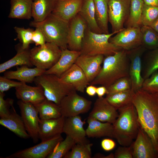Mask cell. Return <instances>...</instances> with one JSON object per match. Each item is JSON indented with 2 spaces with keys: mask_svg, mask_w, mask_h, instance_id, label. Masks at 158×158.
Masks as SVG:
<instances>
[{
  "mask_svg": "<svg viewBox=\"0 0 158 158\" xmlns=\"http://www.w3.org/2000/svg\"><path fill=\"white\" fill-rule=\"evenodd\" d=\"M132 103L140 126L151 138L158 152V97L140 89L135 92Z\"/></svg>",
  "mask_w": 158,
  "mask_h": 158,
  "instance_id": "obj_1",
  "label": "cell"
},
{
  "mask_svg": "<svg viewBox=\"0 0 158 158\" xmlns=\"http://www.w3.org/2000/svg\"><path fill=\"white\" fill-rule=\"evenodd\" d=\"M103 63L99 73L89 85L107 88L118 79L129 76L130 61L127 51L122 49L106 56Z\"/></svg>",
  "mask_w": 158,
  "mask_h": 158,
  "instance_id": "obj_2",
  "label": "cell"
},
{
  "mask_svg": "<svg viewBox=\"0 0 158 158\" xmlns=\"http://www.w3.org/2000/svg\"><path fill=\"white\" fill-rule=\"evenodd\" d=\"M118 116L113 124L114 138L122 146H130L137 136L140 126L133 104L118 110Z\"/></svg>",
  "mask_w": 158,
  "mask_h": 158,
  "instance_id": "obj_3",
  "label": "cell"
},
{
  "mask_svg": "<svg viewBox=\"0 0 158 158\" xmlns=\"http://www.w3.org/2000/svg\"><path fill=\"white\" fill-rule=\"evenodd\" d=\"M30 25L42 32L47 42L54 43L61 49L68 48L69 22L51 13L44 20L33 21Z\"/></svg>",
  "mask_w": 158,
  "mask_h": 158,
  "instance_id": "obj_4",
  "label": "cell"
},
{
  "mask_svg": "<svg viewBox=\"0 0 158 158\" xmlns=\"http://www.w3.org/2000/svg\"><path fill=\"white\" fill-rule=\"evenodd\" d=\"M117 33H97L91 31L87 27L82 42L81 54L90 56L102 55L107 56L123 49L109 41L110 38Z\"/></svg>",
  "mask_w": 158,
  "mask_h": 158,
  "instance_id": "obj_5",
  "label": "cell"
},
{
  "mask_svg": "<svg viewBox=\"0 0 158 158\" xmlns=\"http://www.w3.org/2000/svg\"><path fill=\"white\" fill-rule=\"evenodd\" d=\"M34 82L43 88L46 98L59 105L62 99L75 90L71 85L64 83L56 75L44 73L36 77Z\"/></svg>",
  "mask_w": 158,
  "mask_h": 158,
  "instance_id": "obj_6",
  "label": "cell"
},
{
  "mask_svg": "<svg viewBox=\"0 0 158 158\" xmlns=\"http://www.w3.org/2000/svg\"><path fill=\"white\" fill-rule=\"evenodd\" d=\"M61 49L56 45L47 42L42 46H35L30 49L32 65L47 70L54 66L59 59Z\"/></svg>",
  "mask_w": 158,
  "mask_h": 158,
  "instance_id": "obj_7",
  "label": "cell"
},
{
  "mask_svg": "<svg viewBox=\"0 0 158 158\" xmlns=\"http://www.w3.org/2000/svg\"><path fill=\"white\" fill-rule=\"evenodd\" d=\"M76 90L66 96L59 104L62 116L65 118L73 117L88 112L92 102L79 95Z\"/></svg>",
  "mask_w": 158,
  "mask_h": 158,
  "instance_id": "obj_8",
  "label": "cell"
},
{
  "mask_svg": "<svg viewBox=\"0 0 158 158\" xmlns=\"http://www.w3.org/2000/svg\"><path fill=\"white\" fill-rule=\"evenodd\" d=\"M63 140L61 135L41 141L36 145L19 150L4 158H45Z\"/></svg>",
  "mask_w": 158,
  "mask_h": 158,
  "instance_id": "obj_9",
  "label": "cell"
},
{
  "mask_svg": "<svg viewBox=\"0 0 158 158\" xmlns=\"http://www.w3.org/2000/svg\"><path fill=\"white\" fill-rule=\"evenodd\" d=\"M130 0H109L108 20L112 32L123 29L129 13Z\"/></svg>",
  "mask_w": 158,
  "mask_h": 158,
  "instance_id": "obj_10",
  "label": "cell"
},
{
  "mask_svg": "<svg viewBox=\"0 0 158 158\" xmlns=\"http://www.w3.org/2000/svg\"><path fill=\"white\" fill-rule=\"evenodd\" d=\"M21 116L26 129L35 143L39 139V128L40 118L38 112L34 104L19 100L17 102Z\"/></svg>",
  "mask_w": 158,
  "mask_h": 158,
  "instance_id": "obj_11",
  "label": "cell"
},
{
  "mask_svg": "<svg viewBox=\"0 0 158 158\" xmlns=\"http://www.w3.org/2000/svg\"><path fill=\"white\" fill-rule=\"evenodd\" d=\"M146 49L142 45L127 51L130 61L129 77L132 89L135 92L140 90L144 80L142 76V57Z\"/></svg>",
  "mask_w": 158,
  "mask_h": 158,
  "instance_id": "obj_12",
  "label": "cell"
},
{
  "mask_svg": "<svg viewBox=\"0 0 158 158\" xmlns=\"http://www.w3.org/2000/svg\"><path fill=\"white\" fill-rule=\"evenodd\" d=\"M109 41L127 51L138 47L142 45L140 27L124 28L114 36L111 37Z\"/></svg>",
  "mask_w": 158,
  "mask_h": 158,
  "instance_id": "obj_13",
  "label": "cell"
},
{
  "mask_svg": "<svg viewBox=\"0 0 158 158\" xmlns=\"http://www.w3.org/2000/svg\"><path fill=\"white\" fill-rule=\"evenodd\" d=\"M131 145L133 158H158V152L152 140L140 126L135 140Z\"/></svg>",
  "mask_w": 158,
  "mask_h": 158,
  "instance_id": "obj_14",
  "label": "cell"
},
{
  "mask_svg": "<svg viewBox=\"0 0 158 158\" xmlns=\"http://www.w3.org/2000/svg\"><path fill=\"white\" fill-rule=\"evenodd\" d=\"M87 27L86 22L79 13L70 21L68 43V49L80 51Z\"/></svg>",
  "mask_w": 158,
  "mask_h": 158,
  "instance_id": "obj_15",
  "label": "cell"
},
{
  "mask_svg": "<svg viewBox=\"0 0 158 158\" xmlns=\"http://www.w3.org/2000/svg\"><path fill=\"white\" fill-rule=\"evenodd\" d=\"M104 56L102 55L90 56L80 54L77 59L75 63L84 72L89 83L93 81L100 72Z\"/></svg>",
  "mask_w": 158,
  "mask_h": 158,
  "instance_id": "obj_16",
  "label": "cell"
},
{
  "mask_svg": "<svg viewBox=\"0 0 158 158\" xmlns=\"http://www.w3.org/2000/svg\"><path fill=\"white\" fill-rule=\"evenodd\" d=\"M118 113L113 106L103 97L95 100L93 108L88 117L103 122L113 124L118 116Z\"/></svg>",
  "mask_w": 158,
  "mask_h": 158,
  "instance_id": "obj_17",
  "label": "cell"
},
{
  "mask_svg": "<svg viewBox=\"0 0 158 158\" xmlns=\"http://www.w3.org/2000/svg\"><path fill=\"white\" fill-rule=\"evenodd\" d=\"M84 0H55L54 15L69 22L80 12Z\"/></svg>",
  "mask_w": 158,
  "mask_h": 158,
  "instance_id": "obj_18",
  "label": "cell"
},
{
  "mask_svg": "<svg viewBox=\"0 0 158 158\" xmlns=\"http://www.w3.org/2000/svg\"><path fill=\"white\" fill-rule=\"evenodd\" d=\"M85 123L79 115L65 118L63 133L73 139L76 143H88L83 127Z\"/></svg>",
  "mask_w": 158,
  "mask_h": 158,
  "instance_id": "obj_19",
  "label": "cell"
},
{
  "mask_svg": "<svg viewBox=\"0 0 158 158\" xmlns=\"http://www.w3.org/2000/svg\"><path fill=\"white\" fill-rule=\"evenodd\" d=\"M65 117L62 116L56 118L46 120L40 119L38 136L41 141H45L63 133Z\"/></svg>",
  "mask_w": 158,
  "mask_h": 158,
  "instance_id": "obj_20",
  "label": "cell"
},
{
  "mask_svg": "<svg viewBox=\"0 0 158 158\" xmlns=\"http://www.w3.org/2000/svg\"><path fill=\"white\" fill-rule=\"evenodd\" d=\"M62 82L72 85L76 91L84 92L89 83L82 70L74 63L59 77Z\"/></svg>",
  "mask_w": 158,
  "mask_h": 158,
  "instance_id": "obj_21",
  "label": "cell"
},
{
  "mask_svg": "<svg viewBox=\"0 0 158 158\" xmlns=\"http://www.w3.org/2000/svg\"><path fill=\"white\" fill-rule=\"evenodd\" d=\"M81 54L80 51H73L68 48L61 49L60 57L56 64L46 70L45 74L55 75L59 77L69 69Z\"/></svg>",
  "mask_w": 158,
  "mask_h": 158,
  "instance_id": "obj_22",
  "label": "cell"
},
{
  "mask_svg": "<svg viewBox=\"0 0 158 158\" xmlns=\"http://www.w3.org/2000/svg\"><path fill=\"white\" fill-rule=\"evenodd\" d=\"M15 88L16 97L23 102L34 105L40 103L46 99L43 90L39 85L32 86L24 83Z\"/></svg>",
  "mask_w": 158,
  "mask_h": 158,
  "instance_id": "obj_23",
  "label": "cell"
},
{
  "mask_svg": "<svg viewBox=\"0 0 158 158\" xmlns=\"http://www.w3.org/2000/svg\"><path fill=\"white\" fill-rule=\"evenodd\" d=\"M0 124L21 138L26 139L30 138L26 129L21 116L17 113L13 106L9 114L0 118Z\"/></svg>",
  "mask_w": 158,
  "mask_h": 158,
  "instance_id": "obj_24",
  "label": "cell"
},
{
  "mask_svg": "<svg viewBox=\"0 0 158 158\" xmlns=\"http://www.w3.org/2000/svg\"><path fill=\"white\" fill-rule=\"evenodd\" d=\"M46 70L37 67L30 68L25 65L17 66L15 71L4 73L5 77L10 79H16L22 83H32L37 77L44 74Z\"/></svg>",
  "mask_w": 158,
  "mask_h": 158,
  "instance_id": "obj_25",
  "label": "cell"
},
{
  "mask_svg": "<svg viewBox=\"0 0 158 158\" xmlns=\"http://www.w3.org/2000/svg\"><path fill=\"white\" fill-rule=\"evenodd\" d=\"M88 126L85 130L86 135L89 138H99L107 137L114 138L112 124L103 122L94 118L88 117Z\"/></svg>",
  "mask_w": 158,
  "mask_h": 158,
  "instance_id": "obj_26",
  "label": "cell"
},
{
  "mask_svg": "<svg viewBox=\"0 0 158 158\" xmlns=\"http://www.w3.org/2000/svg\"><path fill=\"white\" fill-rule=\"evenodd\" d=\"M10 3L9 18L29 20L32 17L33 0H10Z\"/></svg>",
  "mask_w": 158,
  "mask_h": 158,
  "instance_id": "obj_27",
  "label": "cell"
},
{
  "mask_svg": "<svg viewBox=\"0 0 158 158\" xmlns=\"http://www.w3.org/2000/svg\"><path fill=\"white\" fill-rule=\"evenodd\" d=\"M30 49L29 48L23 49L21 44L18 45L16 54L11 59L0 64V73L4 72L15 66L25 65L29 67L32 66L30 61Z\"/></svg>",
  "mask_w": 158,
  "mask_h": 158,
  "instance_id": "obj_28",
  "label": "cell"
},
{
  "mask_svg": "<svg viewBox=\"0 0 158 158\" xmlns=\"http://www.w3.org/2000/svg\"><path fill=\"white\" fill-rule=\"evenodd\" d=\"M79 13L85 20L91 31L97 33H103L96 20L93 0H84Z\"/></svg>",
  "mask_w": 158,
  "mask_h": 158,
  "instance_id": "obj_29",
  "label": "cell"
},
{
  "mask_svg": "<svg viewBox=\"0 0 158 158\" xmlns=\"http://www.w3.org/2000/svg\"><path fill=\"white\" fill-rule=\"evenodd\" d=\"M55 0H33L32 17L34 21L41 22L51 14Z\"/></svg>",
  "mask_w": 158,
  "mask_h": 158,
  "instance_id": "obj_30",
  "label": "cell"
},
{
  "mask_svg": "<svg viewBox=\"0 0 158 158\" xmlns=\"http://www.w3.org/2000/svg\"><path fill=\"white\" fill-rule=\"evenodd\" d=\"M34 105L41 120L56 118L62 116L60 106L46 98L42 102Z\"/></svg>",
  "mask_w": 158,
  "mask_h": 158,
  "instance_id": "obj_31",
  "label": "cell"
},
{
  "mask_svg": "<svg viewBox=\"0 0 158 158\" xmlns=\"http://www.w3.org/2000/svg\"><path fill=\"white\" fill-rule=\"evenodd\" d=\"M93 0L97 23L104 33L109 34L108 3L109 0Z\"/></svg>",
  "mask_w": 158,
  "mask_h": 158,
  "instance_id": "obj_32",
  "label": "cell"
},
{
  "mask_svg": "<svg viewBox=\"0 0 158 158\" xmlns=\"http://www.w3.org/2000/svg\"><path fill=\"white\" fill-rule=\"evenodd\" d=\"M135 92L132 89L106 94L107 102L116 110H118L132 103Z\"/></svg>",
  "mask_w": 158,
  "mask_h": 158,
  "instance_id": "obj_33",
  "label": "cell"
},
{
  "mask_svg": "<svg viewBox=\"0 0 158 158\" xmlns=\"http://www.w3.org/2000/svg\"><path fill=\"white\" fill-rule=\"evenodd\" d=\"M144 5L143 0H130L129 15L124 24L126 28L141 26V19Z\"/></svg>",
  "mask_w": 158,
  "mask_h": 158,
  "instance_id": "obj_34",
  "label": "cell"
},
{
  "mask_svg": "<svg viewBox=\"0 0 158 158\" xmlns=\"http://www.w3.org/2000/svg\"><path fill=\"white\" fill-rule=\"evenodd\" d=\"M142 37V45L146 50L158 48V33L149 26L140 27Z\"/></svg>",
  "mask_w": 158,
  "mask_h": 158,
  "instance_id": "obj_35",
  "label": "cell"
},
{
  "mask_svg": "<svg viewBox=\"0 0 158 158\" xmlns=\"http://www.w3.org/2000/svg\"><path fill=\"white\" fill-rule=\"evenodd\" d=\"M145 60L142 72V76L144 80L158 70V48L150 50L146 54Z\"/></svg>",
  "mask_w": 158,
  "mask_h": 158,
  "instance_id": "obj_36",
  "label": "cell"
},
{
  "mask_svg": "<svg viewBox=\"0 0 158 158\" xmlns=\"http://www.w3.org/2000/svg\"><path fill=\"white\" fill-rule=\"evenodd\" d=\"M93 144L89 143H76L64 158H91V147Z\"/></svg>",
  "mask_w": 158,
  "mask_h": 158,
  "instance_id": "obj_37",
  "label": "cell"
},
{
  "mask_svg": "<svg viewBox=\"0 0 158 158\" xmlns=\"http://www.w3.org/2000/svg\"><path fill=\"white\" fill-rule=\"evenodd\" d=\"M75 144L74 140L66 135L65 139L58 144L47 158H64Z\"/></svg>",
  "mask_w": 158,
  "mask_h": 158,
  "instance_id": "obj_38",
  "label": "cell"
},
{
  "mask_svg": "<svg viewBox=\"0 0 158 158\" xmlns=\"http://www.w3.org/2000/svg\"><path fill=\"white\" fill-rule=\"evenodd\" d=\"M158 18V6L144 4L141 19V26H150Z\"/></svg>",
  "mask_w": 158,
  "mask_h": 158,
  "instance_id": "obj_39",
  "label": "cell"
},
{
  "mask_svg": "<svg viewBox=\"0 0 158 158\" xmlns=\"http://www.w3.org/2000/svg\"><path fill=\"white\" fill-rule=\"evenodd\" d=\"M14 29L17 33L18 38L21 43L22 48L29 49L30 44L33 43L32 39L34 30L30 28H25L17 26H15Z\"/></svg>",
  "mask_w": 158,
  "mask_h": 158,
  "instance_id": "obj_40",
  "label": "cell"
},
{
  "mask_svg": "<svg viewBox=\"0 0 158 158\" xmlns=\"http://www.w3.org/2000/svg\"><path fill=\"white\" fill-rule=\"evenodd\" d=\"M131 81L129 76L121 78L107 88V94H112L132 89Z\"/></svg>",
  "mask_w": 158,
  "mask_h": 158,
  "instance_id": "obj_41",
  "label": "cell"
},
{
  "mask_svg": "<svg viewBox=\"0 0 158 158\" xmlns=\"http://www.w3.org/2000/svg\"><path fill=\"white\" fill-rule=\"evenodd\" d=\"M140 89L152 94L158 95V70L144 80Z\"/></svg>",
  "mask_w": 158,
  "mask_h": 158,
  "instance_id": "obj_42",
  "label": "cell"
},
{
  "mask_svg": "<svg viewBox=\"0 0 158 158\" xmlns=\"http://www.w3.org/2000/svg\"><path fill=\"white\" fill-rule=\"evenodd\" d=\"M5 94L0 92V117L5 116L9 114L11 111L10 108L13 106V100L8 98L5 100L4 99Z\"/></svg>",
  "mask_w": 158,
  "mask_h": 158,
  "instance_id": "obj_43",
  "label": "cell"
},
{
  "mask_svg": "<svg viewBox=\"0 0 158 158\" xmlns=\"http://www.w3.org/2000/svg\"><path fill=\"white\" fill-rule=\"evenodd\" d=\"M24 83L11 80L4 76L0 77V92L4 93L12 87L21 85Z\"/></svg>",
  "mask_w": 158,
  "mask_h": 158,
  "instance_id": "obj_44",
  "label": "cell"
},
{
  "mask_svg": "<svg viewBox=\"0 0 158 158\" xmlns=\"http://www.w3.org/2000/svg\"><path fill=\"white\" fill-rule=\"evenodd\" d=\"M114 154V158H133L131 145L128 146H122L119 147Z\"/></svg>",
  "mask_w": 158,
  "mask_h": 158,
  "instance_id": "obj_45",
  "label": "cell"
},
{
  "mask_svg": "<svg viewBox=\"0 0 158 158\" xmlns=\"http://www.w3.org/2000/svg\"><path fill=\"white\" fill-rule=\"evenodd\" d=\"M33 43L36 46H44L47 42L45 36L39 28H35L34 30L32 36Z\"/></svg>",
  "mask_w": 158,
  "mask_h": 158,
  "instance_id": "obj_46",
  "label": "cell"
},
{
  "mask_svg": "<svg viewBox=\"0 0 158 158\" xmlns=\"http://www.w3.org/2000/svg\"><path fill=\"white\" fill-rule=\"evenodd\" d=\"M101 144L102 149L106 151L112 150L116 145L115 142L110 138L103 139L101 141Z\"/></svg>",
  "mask_w": 158,
  "mask_h": 158,
  "instance_id": "obj_47",
  "label": "cell"
},
{
  "mask_svg": "<svg viewBox=\"0 0 158 158\" xmlns=\"http://www.w3.org/2000/svg\"><path fill=\"white\" fill-rule=\"evenodd\" d=\"M97 88L95 85H90L85 88L86 93L90 96H94L96 94Z\"/></svg>",
  "mask_w": 158,
  "mask_h": 158,
  "instance_id": "obj_48",
  "label": "cell"
},
{
  "mask_svg": "<svg viewBox=\"0 0 158 158\" xmlns=\"http://www.w3.org/2000/svg\"><path fill=\"white\" fill-rule=\"evenodd\" d=\"M107 88L103 86L97 87L96 90V94L97 95L98 97H103L104 95L107 94Z\"/></svg>",
  "mask_w": 158,
  "mask_h": 158,
  "instance_id": "obj_49",
  "label": "cell"
},
{
  "mask_svg": "<svg viewBox=\"0 0 158 158\" xmlns=\"http://www.w3.org/2000/svg\"><path fill=\"white\" fill-rule=\"evenodd\" d=\"M144 4L146 5L152 6H158V0H143Z\"/></svg>",
  "mask_w": 158,
  "mask_h": 158,
  "instance_id": "obj_50",
  "label": "cell"
},
{
  "mask_svg": "<svg viewBox=\"0 0 158 158\" xmlns=\"http://www.w3.org/2000/svg\"><path fill=\"white\" fill-rule=\"evenodd\" d=\"M93 158H114V154L111 153L107 156H105L99 153L95 154Z\"/></svg>",
  "mask_w": 158,
  "mask_h": 158,
  "instance_id": "obj_51",
  "label": "cell"
},
{
  "mask_svg": "<svg viewBox=\"0 0 158 158\" xmlns=\"http://www.w3.org/2000/svg\"><path fill=\"white\" fill-rule=\"evenodd\" d=\"M158 33V20H157L150 26Z\"/></svg>",
  "mask_w": 158,
  "mask_h": 158,
  "instance_id": "obj_52",
  "label": "cell"
},
{
  "mask_svg": "<svg viewBox=\"0 0 158 158\" xmlns=\"http://www.w3.org/2000/svg\"><path fill=\"white\" fill-rule=\"evenodd\" d=\"M157 97H158V95H157Z\"/></svg>",
  "mask_w": 158,
  "mask_h": 158,
  "instance_id": "obj_53",
  "label": "cell"
},
{
  "mask_svg": "<svg viewBox=\"0 0 158 158\" xmlns=\"http://www.w3.org/2000/svg\"><path fill=\"white\" fill-rule=\"evenodd\" d=\"M157 20H158V19H157Z\"/></svg>",
  "mask_w": 158,
  "mask_h": 158,
  "instance_id": "obj_54",
  "label": "cell"
}]
</instances>
